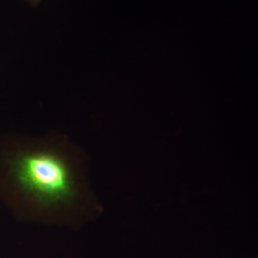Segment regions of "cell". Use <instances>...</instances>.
Wrapping results in <instances>:
<instances>
[{
	"label": "cell",
	"mask_w": 258,
	"mask_h": 258,
	"mask_svg": "<svg viewBox=\"0 0 258 258\" xmlns=\"http://www.w3.org/2000/svg\"><path fill=\"white\" fill-rule=\"evenodd\" d=\"M13 170L22 188L43 206H68L78 197L71 166L55 151L43 150L20 156L14 163Z\"/></svg>",
	"instance_id": "cell-1"
}]
</instances>
